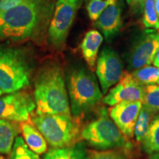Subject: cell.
<instances>
[{
  "label": "cell",
  "instance_id": "obj_26",
  "mask_svg": "<svg viewBox=\"0 0 159 159\" xmlns=\"http://www.w3.org/2000/svg\"><path fill=\"white\" fill-rule=\"evenodd\" d=\"M27 1L29 0H0V14Z\"/></svg>",
  "mask_w": 159,
  "mask_h": 159
},
{
  "label": "cell",
  "instance_id": "obj_14",
  "mask_svg": "<svg viewBox=\"0 0 159 159\" xmlns=\"http://www.w3.org/2000/svg\"><path fill=\"white\" fill-rule=\"evenodd\" d=\"M102 41L101 33L97 30H91L86 33L80 44L83 58L91 71H94L96 67L97 55Z\"/></svg>",
  "mask_w": 159,
  "mask_h": 159
},
{
  "label": "cell",
  "instance_id": "obj_1",
  "mask_svg": "<svg viewBox=\"0 0 159 159\" xmlns=\"http://www.w3.org/2000/svg\"><path fill=\"white\" fill-rule=\"evenodd\" d=\"M55 5V0H29L1 13L0 42L43 43Z\"/></svg>",
  "mask_w": 159,
  "mask_h": 159
},
{
  "label": "cell",
  "instance_id": "obj_27",
  "mask_svg": "<svg viewBox=\"0 0 159 159\" xmlns=\"http://www.w3.org/2000/svg\"><path fill=\"white\" fill-rule=\"evenodd\" d=\"M127 2L132 8L135 10L142 8L146 0H126Z\"/></svg>",
  "mask_w": 159,
  "mask_h": 159
},
{
  "label": "cell",
  "instance_id": "obj_10",
  "mask_svg": "<svg viewBox=\"0 0 159 159\" xmlns=\"http://www.w3.org/2000/svg\"><path fill=\"white\" fill-rule=\"evenodd\" d=\"M158 49L159 32L148 29L131 49L128 57L130 68L136 70L151 64Z\"/></svg>",
  "mask_w": 159,
  "mask_h": 159
},
{
  "label": "cell",
  "instance_id": "obj_23",
  "mask_svg": "<svg viewBox=\"0 0 159 159\" xmlns=\"http://www.w3.org/2000/svg\"><path fill=\"white\" fill-rule=\"evenodd\" d=\"M143 24L146 28L159 30V19L156 9V0H146L144 5Z\"/></svg>",
  "mask_w": 159,
  "mask_h": 159
},
{
  "label": "cell",
  "instance_id": "obj_30",
  "mask_svg": "<svg viewBox=\"0 0 159 159\" xmlns=\"http://www.w3.org/2000/svg\"><path fill=\"white\" fill-rule=\"evenodd\" d=\"M156 9L157 14H158V16L159 19V0H156Z\"/></svg>",
  "mask_w": 159,
  "mask_h": 159
},
{
  "label": "cell",
  "instance_id": "obj_13",
  "mask_svg": "<svg viewBox=\"0 0 159 159\" xmlns=\"http://www.w3.org/2000/svg\"><path fill=\"white\" fill-rule=\"evenodd\" d=\"M94 25L102 31L108 41L112 39L122 25V9L118 2L108 5L95 21Z\"/></svg>",
  "mask_w": 159,
  "mask_h": 159
},
{
  "label": "cell",
  "instance_id": "obj_22",
  "mask_svg": "<svg viewBox=\"0 0 159 159\" xmlns=\"http://www.w3.org/2000/svg\"><path fill=\"white\" fill-rule=\"evenodd\" d=\"M142 106L152 113L159 112V85H150L144 86V96Z\"/></svg>",
  "mask_w": 159,
  "mask_h": 159
},
{
  "label": "cell",
  "instance_id": "obj_17",
  "mask_svg": "<svg viewBox=\"0 0 159 159\" xmlns=\"http://www.w3.org/2000/svg\"><path fill=\"white\" fill-rule=\"evenodd\" d=\"M19 131V128L16 122L0 119V153H11Z\"/></svg>",
  "mask_w": 159,
  "mask_h": 159
},
{
  "label": "cell",
  "instance_id": "obj_3",
  "mask_svg": "<svg viewBox=\"0 0 159 159\" xmlns=\"http://www.w3.org/2000/svg\"><path fill=\"white\" fill-rule=\"evenodd\" d=\"M33 59L27 47L0 44V89L5 94L22 90L30 84Z\"/></svg>",
  "mask_w": 159,
  "mask_h": 159
},
{
  "label": "cell",
  "instance_id": "obj_2",
  "mask_svg": "<svg viewBox=\"0 0 159 159\" xmlns=\"http://www.w3.org/2000/svg\"><path fill=\"white\" fill-rule=\"evenodd\" d=\"M35 114H71L64 74L55 61H47L38 71L35 79Z\"/></svg>",
  "mask_w": 159,
  "mask_h": 159
},
{
  "label": "cell",
  "instance_id": "obj_32",
  "mask_svg": "<svg viewBox=\"0 0 159 159\" xmlns=\"http://www.w3.org/2000/svg\"><path fill=\"white\" fill-rule=\"evenodd\" d=\"M0 159H5V158H4L2 156H1V155H0Z\"/></svg>",
  "mask_w": 159,
  "mask_h": 159
},
{
  "label": "cell",
  "instance_id": "obj_19",
  "mask_svg": "<svg viewBox=\"0 0 159 159\" xmlns=\"http://www.w3.org/2000/svg\"><path fill=\"white\" fill-rule=\"evenodd\" d=\"M133 77L143 86L159 83V67L145 66L133 71Z\"/></svg>",
  "mask_w": 159,
  "mask_h": 159
},
{
  "label": "cell",
  "instance_id": "obj_29",
  "mask_svg": "<svg viewBox=\"0 0 159 159\" xmlns=\"http://www.w3.org/2000/svg\"><path fill=\"white\" fill-rule=\"evenodd\" d=\"M149 159H159V152H157V153H154L150 155V158Z\"/></svg>",
  "mask_w": 159,
  "mask_h": 159
},
{
  "label": "cell",
  "instance_id": "obj_28",
  "mask_svg": "<svg viewBox=\"0 0 159 159\" xmlns=\"http://www.w3.org/2000/svg\"><path fill=\"white\" fill-rule=\"evenodd\" d=\"M153 64L156 67H159V49L158 50V52H156V56L154 57V60H153Z\"/></svg>",
  "mask_w": 159,
  "mask_h": 159
},
{
  "label": "cell",
  "instance_id": "obj_6",
  "mask_svg": "<svg viewBox=\"0 0 159 159\" xmlns=\"http://www.w3.org/2000/svg\"><path fill=\"white\" fill-rule=\"evenodd\" d=\"M32 122L52 148L74 144L78 136V124L71 114H35Z\"/></svg>",
  "mask_w": 159,
  "mask_h": 159
},
{
  "label": "cell",
  "instance_id": "obj_11",
  "mask_svg": "<svg viewBox=\"0 0 159 159\" xmlns=\"http://www.w3.org/2000/svg\"><path fill=\"white\" fill-rule=\"evenodd\" d=\"M144 96V86L139 84L132 74L124 71L120 80L102 99V102L110 106H114L125 101H140L142 102Z\"/></svg>",
  "mask_w": 159,
  "mask_h": 159
},
{
  "label": "cell",
  "instance_id": "obj_24",
  "mask_svg": "<svg viewBox=\"0 0 159 159\" xmlns=\"http://www.w3.org/2000/svg\"><path fill=\"white\" fill-rule=\"evenodd\" d=\"M117 0H90L87 5L89 16L92 21H96L103 11Z\"/></svg>",
  "mask_w": 159,
  "mask_h": 159
},
{
  "label": "cell",
  "instance_id": "obj_7",
  "mask_svg": "<svg viewBox=\"0 0 159 159\" xmlns=\"http://www.w3.org/2000/svg\"><path fill=\"white\" fill-rule=\"evenodd\" d=\"M83 0H57L47 32L49 42L57 49L66 42L69 30Z\"/></svg>",
  "mask_w": 159,
  "mask_h": 159
},
{
  "label": "cell",
  "instance_id": "obj_9",
  "mask_svg": "<svg viewBox=\"0 0 159 159\" xmlns=\"http://www.w3.org/2000/svg\"><path fill=\"white\" fill-rule=\"evenodd\" d=\"M123 73V64L118 54L113 49L105 48L96 63V74L102 94H106L109 89L120 80Z\"/></svg>",
  "mask_w": 159,
  "mask_h": 159
},
{
  "label": "cell",
  "instance_id": "obj_8",
  "mask_svg": "<svg viewBox=\"0 0 159 159\" xmlns=\"http://www.w3.org/2000/svg\"><path fill=\"white\" fill-rule=\"evenodd\" d=\"M36 108L30 93L19 91L0 97V119L13 122H26Z\"/></svg>",
  "mask_w": 159,
  "mask_h": 159
},
{
  "label": "cell",
  "instance_id": "obj_18",
  "mask_svg": "<svg viewBox=\"0 0 159 159\" xmlns=\"http://www.w3.org/2000/svg\"><path fill=\"white\" fill-rule=\"evenodd\" d=\"M142 143L143 150L146 153L152 155L159 152V114L151 120Z\"/></svg>",
  "mask_w": 159,
  "mask_h": 159
},
{
  "label": "cell",
  "instance_id": "obj_33",
  "mask_svg": "<svg viewBox=\"0 0 159 159\" xmlns=\"http://www.w3.org/2000/svg\"></svg>",
  "mask_w": 159,
  "mask_h": 159
},
{
  "label": "cell",
  "instance_id": "obj_4",
  "mask_svg": "<svg viewBox=\"0 0 159 159\" xmlns=\"http://www.w3.org/2000/svg\"><path fill=\"white\" fill-rule=\"evenodd\" d=\"M66 82L71 113L75 118L88 113L102 99V92L96 78L85 68L69 71Z\"/></svg>",
  "mask_w": 159,
  "mask_h": 159
},
{
  "label": "cell",
  "instance_id": "obj_16",
  "mask_svg": "<svg viewBox=\"0 0 159 159\" xmlns=\"http://www.w3.org/2000/svg\"><path fill=\"white\" fill-rule=\"evenodd\" d=\"M21 130L27 147L38 155L44 153L47 150V142L35 125L24 122L21 125Z\"/></svg>",
  "mask_w": 159,
  "mask_h": 159
},
{
  "label": "cell",
  "instance_id": "obj_15",
  "mask_svg": "<svg viewBox=\"0 0 159 159\" xmlns=\"http://www.w3.org/2000/svg\"><path fill=\"white\" fill-rule=\"evenodd\" d=\"M43 159H91V157L84 143L78 142L66 148H51Z\"/></svg>",
  "mask_w": 159,
  "mask_h": 159
},
{
  "label": "cell",
  "instance_id": "obj_21",
  "mask_svg": "<svg viewBox=\"0 0 159 159\" xmlns=\"http://www.w3.org/2000/svg\"><path fill=\"white\" fill-rule=\"evenodd\" d=\"M8 159H40L39 155L30 149L21 136L16 139Z\"/></svg>",
  "mask_w": 159,
  "mask_h": 159
},
{
  "label": "cell",
  "instance_id": "obj_31",
  "mask_svg": "<svg viewBox=\"0 0 159 159\" xmlns=\"http://www.w3.org/2000/svg\"><path fill=\"white\" fill-rule=\"evenodd\" d=\"M2 94H3V92H2V91L1 89H0V97H1L2 95Z\"/></svg>",
  "mask_w": 159,
  "mask_h": 159
},
{
  "label": "cell",
  "instance_id": "obj_20",
  "mask_svg": "<svg viewBox=\"0 0 159 159\" xmlns=\"http://www.w3.org/2000/svg\"><path fill=\"white\" fill-rule=\"evenodd\" d=\"M153 118V113H152L148 109L142 107L139 116L137 118L136 125L134 128V136L136 137V142H142L150 126V122Z\"/></svg>",
  "mask_w": 159,
  "mask_h": 159
},
{
  "label": "cell",
  "instance_id": "obj_5",
  "mask_svg": "<svg viewBox=\"0 0 159 159\" xmlns=\"http://www.w3.org/2000/svg\"><path fill=\"white\" fill-rule=\"evenodd\" d=\"M81 137L97 150L131 148L126 137L109 116L106 108H101L98 116L83 128Z\"/></svg>",
  "mask_w": 159,
  "mask_h": 159
},
{
  "label": "cell",
  "instance_id": "obj_12",
  "mask_svg": "<svg viewBox=\"0 0 159 159\" xmlns=\"http://www.w3.org/2000/svg\"><path fill=\"white\" fill-rule=\"evenodd\" d=\"M142 107L140 101H125L109 109V116L126 138L134 136L135 125Z\"/></svg>",
  "mask_w": 159,
  "mask_h": 159
},
{
  "label": "cell",
  "instance_id": "obj_25",
  "mask_svg": "<svg viewBox=\"0 0 159 159\" xmlns=\"http://www.w3.org/2000/svg\"><path fill=\"white\" fill-rule=\"evenodd\" d=\"M91 159H127L124 154L116 150L89 151Z\"/></svg>",
  "mask_w": 159,
  "mask_h": 159
}]
</instances>
